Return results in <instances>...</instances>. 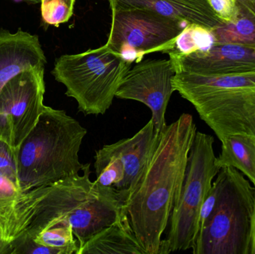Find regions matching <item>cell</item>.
I'll use <instances>...</instances> for the list:
<instances>
[{"label":"cell","mask_w":255,"mask_h":254,"mask_svg":"<svg viewBox=\"0 0 255 254\" xmlns=\"http://www.w3.org/2000/svg\"><path fill=\"white\" fill-rule=\"evenodd\" d=\"M220 169L233 167L248 177L255 190V136L236 134L222 142L221 152L216 158Z\"/></svg>","instance_id":"16"},{"label":"cell","mask_w":255,"mask_h":254,"mask_svg":"<svg viewBox=\"0 0 255 254\" xmlns=\"http://www.w3.org/2000/svg\"><path fill=\"white\" fill-rule=\"evenodd\" d=\"M82 171L53 184L21 192L7 222L6 243L20 237L34 238L50 224L66 221L82 247L118 221L127 194L91 181L89 164Z\"/></svg>","instance_id":"1"},{"label":"cell","mask_w":255,"mask_h":254,"mask_svg":"<svg viewBox=\"0 0 255 254\" xmlns=\"http://www.w3.org/2000/svg\"><path fill=\"white\" fill-rule=\"evenodd\" d=\"M0 174L7 176L18 185L16 150L1 140H0Z\"/></svg>","instance_id":"23"},{"label":"cell","mask_w":255,"mask_h":254,"mask_svg":"<svg viewBox=\"0 0 255 254\" xmlns=\"http://www.w3.org/2000/svg\"><path fill=\"white\" fill-rule=\"evenodd\" d=\"M211 29L198 24H187L175 39L173 49L167 53L188 55L198 51L208 50L217 43Z\"/></svg>","instance_id":"20"},{"label":"cell","mask_w":255,"mask_h":254,"mask_svg":"<svg viewBox=\"0 0 255 254\" xmlns=\"http://www.w3.org/2000/svg\"><path fill=\"white\" fill-rule=\"evenodd\" d=\"M176 70L171 59L146 60L138 62L128 71L116 97L133 100L146 105L151 111L156 134L166 126V108L172 93Z\"/></svg>","instance_id":"10"},{"label":"cell","mask_w":255,"mask_h":254,"mask_svg":"<svg viewBox=\"0 0 255 254\" xmlns=\"http://www.w3.org/2000/svg\"><path fill=\"white\" fill-rule=\"evenodd\" d=\"M20 193L21 190L15 182L0 174V238L5 243L7 222Z\"/></svg>","instance_id":"21"},{"label":"cell","mask_w":255,"mask_h":254,"mask_svg":"<svg viewBox=\"0 0 255 254\" xmlns=\"http://www.w3.org/2000/svg\"><path fill=\"white\" fill-rule=\"evenodd\" d=\"M196 131L189 113L166 125L145 168L128 190L122 213L145 254L160 253L163 233L181 195Z\"/></svg>","instance_id":"2"},{"label":"cell","mask_w":255,"mask_h":254,"mask_svg":"<svg viewBox=\"0 0 255 254\" xmlns=\"http://www.w3.org/2000/svg\"><path fill=\"white\" fill-rule=\"evenodd\" d=\"M177 71L203 75L242 74L255 72V48L217 43L207 51L188 55L169 52Z\"/></svg>","instance_id":"11"},{"label":"cell","mask_w":255,"mask_h":254,"mask_svg":"<svg viewBox=\"0 0 255 254\" xmlns=\"http://www.w3.org/2000/svg\"><path fill=\"white\" fill-rule=\"evenodd\" d=\"M10 254H61L58 251L46 247L28 237H20L10 243Z\"/></svg>","instance_id":"24"},{"label":"cell","mask_w":255,"mask_h":254,"mask_svg":"<svg viewBox=\"0 0 255 254\" xmlns=\"http://www.w3.org/2000/svg\"><path fill=\"white\" fill-rule=\"evenodd\" d=\"M79 254H145L124 215L110 226L93 236Z\"/></svg>","instance_id":"15"},{"label":"cell","mask_w":255,"mask_h":254,"mask_svg":"<svg viewBox=\"0 0 255 254\" xmlns=\"http://www.w3.org/2000/svg\"><path fill=\"white\" fill-rule=\"evenodd\" d=\"M112 27L106 44L130 64L153 52L167 53L187 23L142 7L109 0Z\"/></svg>","instance_id":"8"},{"label":"cell","mask_w":255,"mask_h":254,"mask_svg":"<svg viewBox=\"0 0 255 254\" xmlns=\"http://www.w3.org/2000/svg\"><path fill=\"white\" fill-rule=\"evenodd\" d=\"M10 244L5 243L0 238V254H10Z\"/></svg>","instance_id":"28"},{"label":"cell","mask_w":255,"mask_h":254,"mask_svg":"<svg viewBox=\"0 0 255 254\" xmlns=\"http://www.w3.org/2000/svg\"><path fill=\"white\" fill-rule=\"evenodd\" d=\"M217 17L224 22L235 21L239 16L236 0H207Z\"/></svg>","instance_id":"26"},{"label":"cell","mask_w":255,"mask_h":254,"mask_svg":"<svg viewBox=\"0 0 255 254\" xmlns=\"http://www.w3.org/2000/svg\"><path fill=\"white\" fill-rule=\"evenodd\" d=\"M214 145V137L196 131L181 195L171 215L160 254L193 250L196 246L199 211L220 170L216 164Z\"/></svg>","instance_id":"7"},{"label":"cell","mask_w":255,"mask_h":254,"mask_svg":"<svg viewBox=\"0 0 255 254\" xmlns=\"http://www.w3.org/2000/svg\"><path fill=\"white\" fill-rule=\"evenodd\" d=\"M172 83L221 143L233 134L255 136V72L203 75L177 71Z\"/></svg>","instance_id":"4"},{"label":"cell","mask_w":255,"mask_h":254,"mask_svg":"<svg viewBox=\"0 0 255 254\" xmlns=\"http://www.w3.org/2000/svg\"><path fill=\"white\" fill-rule=\"evenodd\" d=\"M76 0H41V16L45 23L59 26L70 20Z\"/></svg>","instance_id":"22"},{"label":"cell","mask_w":255,"mask_h":254,"mask_svg":"<svg viewBox=\"0 0 255 254\" xmlns=\"http://www.w3.org/2000/svg\"><path fill=\"white\" fill-rule=\"evenodd\" d=\"M44 68L21 72L0 91V140L17 149L33 129L45 105Z\"/></svg>","instance_id":"9"},{"label":"cell","mask_w":255,"mask_h":254,"mask_svg":"<svg viewBox=\"0 0 255 254\" xmlns=\"http://www.w3.org/2000/svg\"><path fill=\"white\" fill-rule=\"evenodd\" d=\"M96 183L106 187L124 191L125 183V166L115 143L106 145L96 152Z\"/></svg>","instance_id":"17"},{"label":"cell","mask_w":255,"mask_h":254,"mask_svg":"<svg viewBox=\"0 0 255 254\" xmlns=\"http://www.w3.org/2000/svg\"><path fill=\"white\" fill-rule=\"evenodd\" d=\"M87 133L65 110L45 105L35 126L16 149L21 192L79 174L85 164L79 153Z\"/></svg>","instance_id":"3"},{"label":"cell","mask_w":255,"mask_h":254,"mask_svg":"<svg viewBox=\"0 0 255 254\" xmlns=\"http://www.w3.org/2000/svg\"><path fill=\"white\" fill-rule=\"evenodd\" d=\"M238 7L248 10L255 16V0H236Z\"/></svg>","instance_id":"27"},{"label":"cell","mask_w":255,"mask_h":254,"mask_svg":"<svg viewBox=\"0 0 255 254\" xmlns=\"http://www.w3.org/2000/svg\"><path fill=\"white\" fill-rule=\"evenodd\" d=\"M220 180L216 177L213 182L212 186L204 201L200 211H199V220H198V237L203 230L204 227L212 216L213 212L215 210L217 201H218L219 194H220Z\"/></svg>","instance_id":"25"},{"label":"cell","mask_w":255,"mask_h":254,"mask_svg":"<svg viewBox=\"0 0 255 254\" xmlns=\"http://www.w3.org/2000/svg\"><path fill=\"white\" fill-rule=\"evenodd\" d=\"M218 201L199 234L194 254H255V190L233 167L220 169Z\"/></svg>","instance_id":"5"},{"label":"cell","mask_w":255,"mask_h":254,"mask_svg":"<svg viewBox=\"0 0 255 254\" xmlns=\"http://www.w3.org/2000/svg\"><path fill=\"white\" fill-rule=\"evenodd\" d=\"M33 239L39 244L55 249L61 254H79V242L71 225L66 221L50 224Z\"/></svg>","instance_id":"19"},{"label":"cell","mask_w":255,"mask_h":254,"mask_svg":"<svg viewBox=\"0 0 255 254\" xmlns=\"http://www.w3.org/2000/svg\"><path fill=\"white\" fill-rule=\"evenodd\" d=\"M159 135L156 134L152 121L150 119L133 137L115 143L125 166L124 191L127 195L128 190L134 184L154 152Z\"/></svg>","instance_id":"14"},{"label":"cell","mask_w":255,"mask_h":254,"mask_svg":"<svg viewBox=\"0 0 255 254\" xmlns=\"http://www.w3.org/2000/svg\"><path fill=\"white\" fill-rule=\"evenodd\" d=\"M46 58L38 36L19 29L0 30V91L21 72L45 68Z\"/></svg>","instance_id":"12"},{"label":"cell","mask_w":255,"mask_h":254,"mask_svg":"<svg viewBox=\"0 0 255 254\" xmlns=\"http://www.w3.org/2000/svg\"><path fill=\"white\" fill-rule=\"evenodd\" d=\"M131 64L107 44L57 58L52 71L65 86L66 95L78 103L85 116L103 115L112 105Z\"/></svg>","instance_id":"6"},{"label":"cell","mask_w":255,"mask_h":254,"mask_svg":"<svg viewBox=\"0 0 255 254\" xmlns=\"http://www.w3.org/2000/svg\"><path fill=\"white\" fill-rule=\"evenodd\" d=\"M124 5L153 10L185 23L214 28L225 23L217 17L207 0H112Z\"/></svg>","instance_id":"13"},{"label":"cell","mask_w":255,"mask_h":254,"mask_svg":"<svg viewBox=\"0 0 255 254\" xmlns=\"http://www.w3.org/2000/svg\"><path fill=\"white\" fill-rule=\"evenodd\" d=\"M217 43H236L255 48V16L239 7V16L233 22L212 28Z\"/></svg>","instance_id":"18"}]
</instances>
